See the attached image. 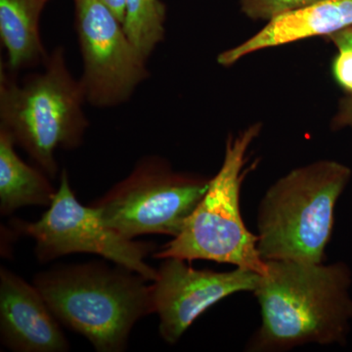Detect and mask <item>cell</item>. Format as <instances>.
<instances>
[{"instance_id":"6da1fadb","label":"cell","mask_w":352,"mask_h":352,"mask_svg":"<svg viewBox=\"0 0 352 352\" xmlns=\"http://www.w3.org/2000/svg\"><path fill=\"white\" fill-rule=\"evenodd\" d=\"M351 271L346 263L266 261L254 293L261 323L247 349L287 351L342 344L352 322Z\"/></svg>"},{"instance_id":"7a4b0ae2","label":"cell","mask_w":352,"mask_h":352,"mask_svg":"<svg viewBox=\"0 0 352 352\" xmlns=\"http://www.w3.org/2000/svg\"><path fill=\"white\" fill-rule=\"evenodd\" d=\"M147 282L124 266L102 261L56 265L34 278L60 324L98 352L124 351L134 325L155 314Z\"/></svg>"},{"instance_id":"3957f363","label":"cell","mask_w":352,"mask_h":352,"mask_svg":"<svg viewBox=\"0 0 352 352\" xmlns=\"http://www.w3.org/2000/svg\"><path fill=\"white\" fill-rule=\"evenodd\" d=\"M85 104L63 46L48 54L43 71L21 82L0 65V129L52 179L58 175L57 150L76 149L83 143L89 126Z\"/></svg>"},{"instance_id":"277c9868","label":"cell","mask_w":352,"mask_h":352,"mask_svg":"<svg viewBox=\"0 0 352 352\" xmlns=\"http://www.w3.org/2000/svg\"><path fill=\"white\" fill-rule=\"evenodd\" d=\"M351 176L347 166L323 160L275 182L259 204L256 219L263 261L324 263L336 206Z\"/></svg>"},{"instance_id":"5b68a950","label":"cell","mask_w":352,"mask_h":352,"mask_svg":"<svg viewBox=\"0 0 352 352\" xmlns=\"http://www.w3.org/2000/svg\"><path fill=\"white\" fill-rule=\"evenodd\" d=\"M261 129V124H254L228 138L223 162L210 178L203 199L179 234L155 252L153 258H175L188 263L205 259L264 274L266 261L258 252V235L247 228L241 212L247 153Z\"/></svg>"},{"instance_id":"8992f818","label":"cell","mask_w":352,"mask_h":352,"mask_svg":"<svg viewBox=\"0 0 352 352\" xmlns=\"http://www.w3.org/2000/svg\"><path fill=\"white\" fill-rule=\"evenodd\" d=\"M210 179L175 171L164 157L150 155L91 206L127 239L150 234L173 238L203 199Z\"/></svg>"},{"instance_id":"52a82bcc","label":"cell","mask_w":352,"mask_h":352,"mask_svg":"<svg viewBox=\"0 0 352 352\" xmlns=\"http://www.w3.org/2000/svg\"><path fill=\"white\" fill-rule=\"evenodd\" d=\"M11 230L36 242L34 256L41 263L71 254H91L138 273L148 282L157 270L146 263L156 245L127 239L102 219L98 208L83 206L71 188L68 171L60 173V185L48 210L38 221L12 219Z\"/></svg>"},{"instance_id":"ba28073f","label":"cell","mask_w":352,"mask_h":352,"mask_svg":"<svg viewBox=\"0 0 352 352\" xmlns=\"http://www.w3.org/2000/svg\"><path fill=\"white\" fill-rule=\"evenodd\" d=\"M87 103L115 108L126 103L150 76L148 59L136 48L124 25L100 0H73Z\"/></svg>"},{"instance_id":"9c48e42d","label":"cell","mask_w":352,"mask_h":352,"mask_svg":"<svg viewBox=\"0 0 352 352\" xmlns=\"http://www.w3.org/2000/svg\"><path fill=\"white\" fill-rule=\"evenodd\" d=\"M153 281L155 314L159 315V333L166 344H175L190 326L208 308L227 296L254 292L261 274L236 268L228 272L196 270L188 261L162 259Z\"/></svg>"},{"instance_id":"30bf717a","label":"cell","mask_w":352,"mask_h":352,"mask_svg":"<svg viewBox=\"0 0 352 352\" xmlns=\"http://www.w3.org/2000/svg\"><path fill=\"white\" fill-rule=\"evenodd\" d=\"M0 337L16 352H66L68 340L41 292L12 271L0 270Z\"/></svg>"},{"instance_id":"8fae6325","label":"cell","mask_w":352,"mask_h":352,"mask_svg":"<svg viewBox=\"0 0 352 352\" xmlns=\"http://www.w3.org/2000/svg\"><path fill=\"white\" fill-rule=\"evenodd\" d=\"M349 27H352V0H319L270 21L251 38L219 54L217 62L224 67L232 66L256 51L314 36H331Z\"/></svg>"},{"instance_id":"7c38bea8","label":"cell","mask_w":352,"mask_h":352,"mask_svg":"<svg viewBox=\"0 0 352 352\" xmlns=\"http://www.w3.org/2000/svg\"><path fill=\"white\" fill-rule=\"evenodd\" d=\"M50 0H0V39L6 51L7 71L45 63L48 57L39 32V21Z\"/></svg>"},{"instance_id":"4fadbf2b","label":"cell","mask_w":352,"mask_h":352,"mask_svg":"<svg viewBox=\"0 0 352 352\" xmlns=\"http://www.w3.org/2000/svg\"><path fill=\"white\" fill-rule=\"evenodd\" d=\"M15 142L0 129V214H12L30 206L50 207L57 190L50 176L25 164L15 150Z\"/></svg>"},{"instance_id":"5bb4252c","label":"cell","mask_w":352,"mask_h":352,"mask_svg":"<svg viewBox=\"0 0 352 352\" xmlns=\"http://www.w3.org/2000/svg\"><path fill=\"white\" fill-rule=\"evenodd\" d=\"M166 20V6L162 0H126L124 32L147 59L164 41Z\"/></svg>"},{"instance_id":"9a60e30c","label":"cell","mask_w":352,"mask_h":352,"mask_svg":"<svg viewBox=\"0 0 352 352\" xmlns=\"http://www.w3.org/2000/svg\"><path fill=\"white\" fill-rule=\"evenodd\" d=\"M329 36L338 50L333 63V76L346 92L333 120V129H337L352 126V27Z\"/></svg>"},{"instance_id":"2e32d148","label":"cell","mask_w":352,"mask_h":352,"mask_svg":"<svg viewBox=\"0 0 352 352\" xmlns=\"http://www.w3.org/2000/svg\"><path fill=\"white\" fill-rule=\"evenodd\" d=\"M319 0H240L241 9L254 20L274 19L278 16L302 8Z\"/></svg>"},{"instance_id":"e0dca14e","label":"cell","mask_w":352,"mask_h":352,"mask_svg":"<svg viewBox=\"0 0 352 352\" xmlns=\"http://www.w3.org/2000/svg\"><path fill=\"white\" fill-rule=\"evenodd\" d=\"M102 3L110 9L116 17L124 23V13H126V0H100Z\"/></svg>"}]
</instances>
